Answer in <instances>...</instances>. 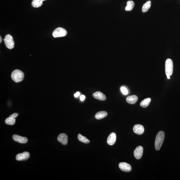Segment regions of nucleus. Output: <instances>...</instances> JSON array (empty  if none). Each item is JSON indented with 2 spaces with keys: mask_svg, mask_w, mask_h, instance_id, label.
<instances>
[{
  "mask_svg": "<svg viewBox=\"0 0 180 180\" xmlns=\"http://www.w3.org/2000/svg\"><path fill=\"white\" fill-rule=\"evenodd\" d=\"M135 5L134 2L132 1H128L127 2V5L125 8L126 11H130L133 9Z\"/></svg>",
  "mask_w": 180,
  "mask_h": 180,
  "instance_id": "19",
  "label": "nucleus"
},
{
  "mask_svg": "<svg viewBox=\"0 0 180 180\" xmlns=\"http://www.w3.org/2000/svg\"><path fill=\"white\" fill-rule=\"evenodd\" d=\"M144 127L140 124L135 125L133 128V131L135 133L139 135L144 133Z\"/></svg>",
  "mask_w": 180,
  "mask_h": 180,
  "instance_id": "11",
  "label": "nucleus"
},
{
  "mask_svg": "<svg viewBox=\"0 0 180 180\" xmlns=\"http://www.w3.org/2000/svg\"><path fill=\"white\" fill-rule=\"evenodd\" d=\"M173 65L171 59H167L165 62V71L167 76L171 77L173 72Z\"/></svg>",
  "mask_w": 180,
  "mask_h": 180,
  "instance_id": "3",
  "label": "nucleus"
},
{
  "mask_svg": "<svg viewBox=\"0 0 180 180\" xmlns=\"http://www.w3.org/2000/svg\"><path fill=\"white\" fill-rule=\"evenodd\" d=\"M11 79L15 83H19L23 81L24 74L21 71L16 69L12 72L11 75Z\"/></svg>",
  "mask_w": 180,
  "mask_h": 180,
  "instance_id": "2",
  "label": "nucleus"
},
{
  "mask_svg": "<svg viewBox=\"0 0 180 180\" xmlns=\"http://www.w3.org/2000/svg\"><path fill=\"white\" fill-rule=\"evenodd\" d=\"M85 99V96L84 95H82L80 97V99L81 101H83Z\"/></svg>",
  "mask_w": 180,
  "mask_h": 180,
  "instance_id": "23",
  "label": "nucleus"
},
{
  "mask_svg": "<svg viewBox=\"0 0 180 180\" xmlns=\"http://www.w3.org/2000/svg\"><path fill=\"white\" fill-rule=\"evenodd\" d=\"M93 97L95 99L100 101H105L106 99V96L101 92L97 91L93 94Z\"/></svg>",
  "mask_w": 180,
  "mask_h": 180,
  "instance_id": "14",
  "label": "nucleus"
},
{
  "mask_svg": "<svg viewBox=\"0 0 180 180\" xmlns=\"http://www.w3.org/2000/svg\"><path fill=\"white\" fill-rule=\"evenodd\" d=\"M80 95V93L79 92H77V93H76L75 95L74 96L75 97H78Z\"/></svg>",
  "mask_w": 180,
  "mask_h": 180,
  "instance_id": "24",
  "label": "nucleus"
},
{
  "mask_svg": "<svg viewBox=\"0 0 180 180\" xmlns=\"http://www.w3.org/2000/svg\"><path fill=\"white\" fill-rule=\"evenodd\" d=\"M13 138L15 142L21 143V144H26L28 141L27 138L18 136V135H14L13 136Z\"/></svg>",
  "mask_w": 180,
  "mask_h": 180,
  "instance_id": "10",
  "label": "nucleus"
},
{
  "mask_svg": "<svg viewBox=\"0 0 180 180\" xmlns=\"http://www.w3.org/2000/svg\"><path fill=\"white\" fill-rule=\"evenodd\" d=\"M17 113H14L10 116L9 118H7L5 120L6 124L9 125H13L15 124V118L18 116Z\"/></svg>",
  "mask_w": 180,
  "mask_h": 180,
  "instance_id": "8",
  "label": "nucleus"
},
{
  "mask_svg": "<svg viewBox=\"0 0 180 180\" xmlns=\"http://www.w3.org/2000/svg\"><path fill=\"white\" fill-rule=\"evenodd\" d=\"M151 5V2L150 1H147L144 4L142 8V11L143 13H146L150 9Z\"/></svg>",
  "mask_w": 180,
  "mask_h": 180,
  "instance_id": "18",
  "label": "nucleus"
},
{
  "mask_svg": "<svg viewBox=\"0 0 180 180\" xmlns=\"http://www.w3.org/2000/svg\"><path fill=\"white\" fill-rule=\"evenodd\" d=\"M116 134L114 132H112L110 134L107 139V144L112 146L116 142Z\"/></svg>",
  "mask_w": 180,
  "mask_h": 180,
  "instance_id": "13",
  "label": "nucleus"
},
{
  "mask_svg": "<svg viewBox=\"0 0 180 180\" xmlns=\"http://www.w3.org/2000/svg\"><path fill=\"white\" fill-rule=\"evenodd\" d=\"M2 41V38L1 37V36H0V43H1Z\"/></svg>",
  "mask_w": 180,
  "mask_h": 180,
  "instance_id": "25",
  "label": "nucleus"
},
{
  "mask_svg": "<svg viewBox=\"0 0 180 180\" xmlns=\"http://www.w3.org/2000/svg\"><path fill=\"white\" fill-rule=\"evenodd\" d=\"M107 116V113L106 111H102L97 112L95 114V117L97 120H101Z\"/></svg>",
  "mask_w": 180,
  "mask_h": 180,
  "instance_id": "16",
  "label": "nucleus"
},
{
  "mask_svg": "<svg viewBox=\"0 0 180 180\" xmlns=\"http://www.w3.org/2000/svg\"><path fill=\"white\" fill-rule=\"evenodd\" d=\"M121 91L124 95H127L128 93V90L125 87H121Z\"/></svg>",
  "mask_w": 180,
  "mask_h": 180,
  "instance_id": "22",
  "label": "nucleus"
},
{
  "mask_svg": "<svg viewBox=\"0 0 180 180\" xmlns=\"http://www.w3.org/2000/svg\"><path fill=\"white\" fill-rule=\"evenodd\" d=\"M78 139L80 142L85 144H88L89 143L90 141L85 137L83 136L81 134H79L77 136Z\"/></svg>",
  "mask_w": 180,
  "mask_h": 180,
  "instance_id": "21",
  "label": "nucleus"
},
{
  "mask_svg": "<svg viewBox=\"0 0 180 180\" xmlns=\"http://www.w3.org/2000/svg\"><path fill=\"white\" fill-rule=\"evenodd\" d=\"M4 42L6 47L9 49H13L15 46L13 37L10 34H7L5 36L4 39Z\"/></svg>",
  "mask_w": 180,
  "mask_h": 180,
  "instance_id": "5",
  "label": "nucleus"
},
{
  "mask_svg": "<svg viewBox=\"0 0 180 180\" xmlns=\"http://www.w3.org/2000/svg\"><path fill=\"white\" fill-rule=\"evenodd\" d=\"M144 148L142 146H139L137 147L134 151V156L136 159L141 158L143 154Z\"/></svg>",
  "mask_w": 180,
  "mask_h": 180,
  "instance_id": "7",
  "label": "nucleus"
},
{
  "mask_svg": "<svg viewBox=\"0 0 180 180\" xmlns=\"http://www.w3.org/2000/svg\"><path fill=\"white\" fill-rule=\"evenodd\" d=\"M58 140L63 145H66L68 143V136L65 134H60L58 137Z\"/></svg>",
  "mask_w": 180,
  "mask_h": 180,
  "instance_id": "12",
  "label": "nucleus"
},
{
  "mask_svg": "<svg viewBox=\"0 0 180 180\" xmlns=\"http://www.w3.org/2000/svg\"><path fill=\"white\" fill-rule=\"evenodd\" d=\"M167 78L168 79H170V77H169V76H167Z\"/></svg>",
  "mask_w": 180,
  "mask_h": 180,
  "instance_id": "26",
  "label": "nucleus"
},
{
  "mask_svg": "<svg viewBox=\"0 0 180 180\" xmlns=\"http://www.w3.org/2000/svg\"><path fill=\"white\" fill-rule=\"evenodd\" d=\"M118 166L121 170L122 171L129 172L132 170L131 166L126 163H120Z\"/></svg>",
  "mask_w": 180,
  "mask_h": 180,
  "instance_id": "9",
  "label": "nucleus"
},
{
  "mask_svg": "<svg viewBox=\"0 0 180 180\" xmlns=\"http://www.w3.org/2000/svg\"><path fill=\"white\" fill-rule=\"evenodd\" d=\"M46 0H33L32 4L33 7L35 8L40 7L42 5L43 1Z\"/></svg>",
  "mask_w": 180,
  "mask_h": 180,
  "instance_id": "17",
  "label": "nucleus"
},
{
  "mask_svg": "<svg viewBox=\"0 0 180 180\" xmlns=\"http://www.w3.org/2000/svg\"><path fill=\"white\" fill-rule=\"evenodd\" d=\"M165 138V133L164 132H159L157 134L155 142V150H160L163 144Z\"/></svg>",
  "mask_w": 180,
  "mask_h": 180,
  "instance_id": "1",
  "label": "nucleus"
},
{
  "mask_svg": "<svg viewBox=\"0 0 180 180\" xmlns=\"http://www.w3.org/2000/svg\"><path fill=\"white\" fill-rule=\"evenodd\" d=\"M30 157V153L26 151V152L19 153L16 155V160L18 161H26Z\"/></svg>",
  "mask_w": 180,
  "mask_h": 180,
  "instance_id": "6",
  "label": "nucleus"
},
{
  "mask_svg": "<svg viewBox=\"0 0 180 180\" xmlns=\"http://www.w3.org/2000/svg\"><path fill=\"white\" fill-rule=\"evenodd\" d=\"M151 99L150 98H146L141 101L140 105L143 108H146L150 105Z\"/></svg>",
  "mask_w": 180,
  "mask_h": 180,
  "instance_id": "20",
  "label": "nucleus"
},
{
  "mask_svg": "<svg viewBox=\"0 0 180 180\" xmlns=\"http://www.w3.org/2000/svg\"><path fill=\"white\" fill-rule=\"evenodd\" d=\"M138 97L136 95L128 96L126 99V101L128 103L134 104L138 101Z\"/></svg>",
  "mask_w": 180,
  "mask_h": 180,
  "instance_id": "15",
  "label": "nucleus"
},
{
  "mask_svg": "<svg viewBox=\"0 0 180 180\" xmlns=\"http://www.w3.org/2000/svg\"><path fill=\"white\" fill-rule=\"evenodd\" d=\"M67 32L64 28H58L55 29L52 33V36L54 38L62 37L66 35Z\"/></svg>",
  "mask_w": 180,
  "mask_h": 180,
  "instance_id": "4",
  "label": "nucleus"
}]
</instances>
